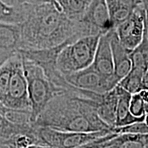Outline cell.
<instances>
[{
	"label": "cell",
	"mask_w": 148,
	"mask_h": 148,
	"mask_svg": "<svg viewBox=\"0 0 148 148\" xmlns=\"http://www.w3.org/2000/svg\"><path fill=\"white\" fill-rule=\"evenodd\" d=\"M19 49L56 47L67 41L90 36L80 20L74 21L59 10L51 0L34 5L21 24Z\"/></svg>",
	"instance_id": "6da1fadb"
},
{
	"label": "cell",
	"mask_w": 148,
	"mask_h": 148,
	"mask_svg": "<svg viewBox=\"0 0 148 148\" xmlns=\"http://www.w3.org/2000/svg\"><path fill=\"white\" fill-rule=\"evenodd\" d=\"M100 101L65 90L49 101L33 123L63 132L111 131L97 114Z\"/></svg>",
	"instance_id": "7a4b0ae2"
},
{
	"label": "cell",
	"mask_w": 148,
	"mask_h": 148,
	"mask_svg": "<svg viewBox=\"0 0 148 148\" xmlns=\"http://www.w3.org/2000/svg\"><path fill=\"white\" fill-rule=\"evenodd\" d=\"M22 62L31 106V121L33 123L49 101L65 90L53 84L39 66L23 57Z\"/></svg>",
	"instance_id": "3957f363"
},
{
	"label": "cell",
	"mask_w": 148,
	"mask_h": 148,
	"mask_svg": "<svg viewBox=\"0 0 148 148\" xmlns=\"http://www.w3.org/2000/svg\"><path fill=\"white\" fill-rule=\"evenodd\" d=\"M100 35L81 37L61 49L56 67L62 76L88 67L92 63Z\"/></svg>",
	"instance_id": "277c9868"
},
{
	"label": "cell",
	"mask_w": 148,
	"mask_h": 148,
	"mask_svg": "<svg viewBox=\"0 0 148 148\" xmlns=\"http://www.w3.org/2000/svg\"><path fill=\"white\" fill-rule=\"evenodd\" d=\"M71 42H72L67 41L56 47L45 49H18V52L23 58L39 66L53 84L65 90L69 84L57 69L56 60L61 49Z\"/></svg>",
	"instance_id": "5b68a950"
},
{
	"label": "cell",
	"mask_w": 148,
	"mask_h": 148,
	"mask_svg": "<svg viewBox=\"0 0 148 148\" xmlns=\"http://www.w3.org/2000/svg\"><path fill=\"white\" fill-rule=\"evenodd\" d=\"M3 104L8 108L31 112L27 84L19 52L12 56V71L8 92Z\"/></svg>",
	"instance_id": "8992f818"
},
{
	"label": "cell",
	"mask_w": 148,
	"mask_h": 148,
	"mask_svg": "<svg viewBox=\"0 0 148 148\" xmlns=\"http://www.w3.org/2000/svg\"><path fill=\"white\" fill-rule=\"evenodd\" d=\"M36 127L42 145L54 148H75L112 132L110 130L93 132H63L47 127Z\"/></svg>",
	"instance_id": "52a82bcc"
},
{
	"label": "cell",
	"mask_w": 148,
	"mask_h": 148,
	"mask_svg": "<svg viewBox=\"0 0 148 148\" xmlns=\"http://www.w3.org/2000/svg\"><path fill=\"white\" fill-rule=\"evenodd\" d=\"M145 14V6L143 3H140L126 19L114 28L119 42L130 52L136 49L143 39Z\"/></svg>",
	"instance_id": "ba28073f"
},
{
	"label": "cell",
	"mask_w": 148,
	"mask_h": 148,
	"mask_svg": "<svg viewBox=\"0 0 148 148\" xmlns=\"http://www.w3.org/2000/svg\"><path fill=\"white\" fill-rule=\"evenodd\" d=\"M63 77L66 82L75 87L97 93H105L116 86L112 81L101 76L91 65Z\"/></svg>",
	"instance_id": "9c48e42d"
},
{
	"label": "cell",
	"mask_w": 148,
	"mask_h": 148,
	"mask_svg": "<svg viewBox=\"0 0 148 148\" xmlns=\"http://www.w3.org/2000/svg\"><path fill=\"white\" fill-rule=\"evenodd\" d=\"M80 21L86 25L90 35H103L112 28L106 0H91Z\"/></svg>",
	"instance_id": "30bf717a"
},
{
	"label": "cell",
	"mask_w": 148,
	"mask_h": 148,
	"mask_svg": "<svg viewBox=\"0 0 148 148\" xmlns=\"http://www.w3.org/2000/svg\"><path fill=\"white\" fill-rule=\"evenodd\" d=\"M112 30L101 35L98 42L97 49L91 64L92 67L105 78L118 84L114 76V65L112 49L110 46V37Z\"/></svg>",
	"instance_id": "8fae6325"
},
{
	"label": "cell",
	"mask_w": 148,
	"mask_h": 148,
	"mask_svg": "<svg viewBox=\"0 0 148 148\" xmlns=\"http://www.w3.org/2000/svg\"><path fill=\"white\" fill-rule=\"evenodd\" d=\"M21 45V25L0 22V65L18 52Z\"/></svg>",
	"instance_id": "7c38bea8"
},
{
	"label": "cell",
	"mask_w": 148,
	"mask_h": 148,
	"mask_svg": "<svg viewBox=\"0 0 148 148\" xmlns=\"http://www.w3.org/2000/svg\"><path fill=\"white\" fill-rule=\"evenodd\" d=\"M110 46L113 60L114 76L119 84L132 67V62L130 57L131 52L121 45L114 29H112L111 33Z\"/></svg>",
	"instance_id": "4fadbf2b"
},
{
	"label": "cell",
	"mask_w": 148,
	"mask_h": 148,
	"mask_svg": "<svg viewBox=\"0 0 148 148\" xmlns=\"http://www.w3.org/2000/svg\"><path fill=\"white\" fill-rule=\"evenodd\" d=\"M116 89L118 95V101L116 110V121L114 127L126 126L137 122L144 121L145 116L136 117L132 115L130 112V101L132 94L126 91L118 84L116 86Z\"/></svg>",
	"instance_id": "5bb4252c"
},
{
	"label": "cell",
	"mask_w": 148,
	"mask_h": 148,
	"mask_svg": "<svg viewBox=\"0 0 148 148\" xmlns=\"http://www.w3.org/2000/svg\"><path fill=\"white\" fill-rule=\"evenodd\" d=\"M112 28H114L132 14L140 0H106Z\"/></svg>",
	"instance_id": "9a60e30c"
},
{
	"label": "cell",
	"mask_w": 148,
	"mask_h": 148,
	"mask_svg": "<svg viewBox=\"0 0 148 148\" xmlns=\"http://www.w3.org/2000/svg\"><path fill=\"white\" fill-rule=\"evenodd\" d=\"M117 101L118 95L115 86L112 90L105 92L97 108L98 115L111 130L114 127L115 125Z\"/></svg>",
	"instance_id": "2e32d148"
},
{
	"label": "cell",
	"mask_w": 148,
	"mask_h": 148,
	"mask_svg": "<svg viewBox=\"0 0 148 148\" xmlns=\"http://www.w3.org/2000/svg\"><path fill=\"white\" fill-rule=\"evenodd\" d=\"M59 10L70 19L80 20L91 0H51Z\"/></svg>",
	"instance_id": "e0dca14e"
},
{
	"label": "cell",
	"mask_w": 148,
	"mask_h": 148,
	"mask_svg": "<svg viewBox=\"0 0 148 148\" xmlns=\"http://www.w3.org/2000/svg\"><path fill=\"white\" fill-rule=\"evenodd\" d=\"M32 6V5L10 6L5 4L2 0H0V22L21 24L25 19Z\"/></svg>",
	"instance_id": "ac0fdd59"
},
{
	"label": "cell",
	"mask_w": 148,
	"mask_h": 148,
	"mask_svg": "<svg viewBox=\"0 0 148 148\" xmlns=\"http://www.w3.org/2000/svg\"><path fill=\"white\" fill-rule=\"evenodd\" d=\"M145 72L136 68L131 67L130 71L119 82L118 85L130 94L138 93L143 90L142 80Z\"/></svg>",
	"instance_id": "d6986e66"
},
{
	"label": "cell",
	"mask_w": 148,
	"mask_h": 148,
	"mask_svg": "<svg viewBox=\"0 0 148 148\" xmlns=\"http://www.w3.org/2000/svg\"><path fill=\"white\" fill-rule=\"evenodd\" d=\"M12 56L0 65V101L1 102L4 100L10 84L12 71Z\"/></svg>",
	"instance_id": "ffe728a7"
},
{
	"label": "cell",
	"mask_w": 148,
	"mask_h": 148,
	"mask_svg": "<svg viewBox=\"0 0 148 148\" xmlns=\"http://www.w3.org/2000/svg\"><path fill=\"white\" fill-rule=\"evenodd\" d=\"M31 123L32 122L24 124H14L7 120L0 113V137L9 138L14 134L26 129Z\"/></svg>",
	"instance_id": "44dd1931"
},
{
	"label": "cell",
	"mask_w": 148,
	"mask_h": 148,
	"mask_svg": "<svg viewBox=\"0 0 148 148\" xmlns=\"http://www.w3.org/2000/svg\"><path fill=\"white\" fill-rule=\"evenodd\" d=\"M130 110L132 115L136 117L145 116L146 114L145 101L139 92L132 94L131 96L130 101Z\"/></svg>",
	"instance_id": "7402d4cb"
},
{
	"label": "cell",
	"mask_w": 148,
	"mask_h": 148,
	"mask_svg": "<svg viewBox=\"0 0 148 148\" xmlns=\"http://www.w3.org/2000/svg\"><path fill=\"white\" fill-rule=\"evenodd\" d=\"M5 4L10 6L18 7L24 5H37L40 3L47 2L50 0H2Z\"/></svg>",
	"instance_id": "603a6c76"
},
{
	"label": "cell",
	"mask_w": 148,
	"mask_h": 148,
	"mask_svg": "<svg viewBox=\"0 0 148 148\" xmlns=\"http://www.w3.org/2000/svg\"><path fill=\"white\" fill-rule=\"evenodd\" d=\"M12 111H13V109L5 106L2 102L0 101V113L2 114L7 120L11 116V114L12 113Z\"/></svg>",
	"instance_id": "cb8c5ba5"
},
{
	"label": "cell",
	"mask_w": 148,
	"mask_h": 148,
	"mask_svg": "<svg viewBox=\"0 0 148 148\" xmlns=\"http://www.w3.org/2000/svg\"><path fill=\"white\" fill-rule=\"evenodd\" d=\"M145 31H144L143 39L148 41V5L145 6Z\"/></svg>",
	"instance_id": "d4e9b609"
},
{
	"label": "cell",
	"mask_w": 148,
	"mask_h": 148,
	"mask_svg": "<svg viewBox=\"0 0 148 148\" xmlns=\"http://www.w3.org/2000/svg\"><path fill=\"white\" fill-rule=\"evenodd\" d=\"M0 148H16L10 143L8 138L0 137Z\"/></svg>",
	"instance_id": "484cf974"
},
{
	"label": "cell",
	"mask_w": 148,
	"mask_h": 148,
	"mask_svg": "<svg viewBox=\"0 0 148 148\" xmlns=\"http://www.w3.org/2000/svg\"><path fill=\"white\" fill-rule=\"evenodd\" d=\"M142 88L143 90H148V69L145 71L142 80Z\"/></svg>",
	"instance_id": "4316f807"
},
{
	"label": "cell",
	"mask_w": 148,
	"mask_h": 148,
	"mask_svg": "<svg viewBox=\"0 0 148 148\" xmlns=\"http://www.w3.org/2000/svg\"><path fill=\"white\" fill-rule=\"evenodd\" d=\"M27 148H54L52 147H49V146L47 145H33L31 146H29Z\"/></svg>",
	"instance_id": "83f0119b"
},
{
	"label": "cell",
	"mask_w": 148,
	"mask_h": 148,
	"mask_svg": "<svg viewBox=\"0 0 148 148\" xmlns=\"http://www.w3.org/2000/svg\"><path fill=\"white\" fill-rule=\"evenodd\" d=\"M144 122H145V124L148 126V112H147V113L145 114V119H144Z\"/></svg>",
	"instance_id": "f1b7e54d"
},
{
	"label": "cell",
	"mask_w": 148,
	"mask_h": 148,
	"mask_svg": "<svg viewBox=\"0 0 148 148\" xmlns=\"http://www.w3.org/2000/svg\"><path fill=\"white\" fill-rule=\"evenodd\" d=\"M106 148H114V147H112V146H111V147H106Z\"/></svg>",
	"instance_id": "f546056e"
}]
</instances>
